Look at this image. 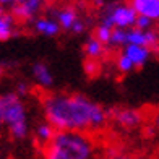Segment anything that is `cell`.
<instances>
[{
  "label": "cell",
  "instance_id": "obj_1",
  "mask_svg": "<svg viewBox=\"0 0 159 159\" xmlns=\"http://www.w3.org/2000/svg\"><path fill=\"white\" fill-rule=\"evenodd\" d=\"M41 111L57 132L93 135L111 122V109L81 93L47 91L41 96Z\"/></svg>",
  "mask_w": 159,
  "mask_h": 159
},
{
  "label": "cell",
  "instance_id": "obj_23",
  "mask_svg": "<svg viewBox=\"0 0 159 159\" xmlns=\"http://www.w3.org/2000/svg\"><path fill=\"white\" fill-rule=\"evenodd\" d=\"M156 31H157V39H159V28H157V30H156Z\"/></svg>",
  "mask_w": 159,
  "mask_h": 159
},
{
  "label": "cell",
  "instance_id": "obj_13",
  "mask_svg": "<svg viewBox=\"0 0 159 159\" xmlns=\"http://www.w3.org/2000/svg\"><path fill=\"white\" fill-rule=\"evenodd\" d=\"M106 49H107V46H104L99 39L94 38V36H91V38L86 39L84 47H83L86 59L89 62H94V63H96V60H99L101 57L106 54Z\"/></svg>",
  "mask_w": 159,
  "mask_h": 159
},
{
  "label": "cell",
  "instance_id": "obj_8",
  "mask_svg": "<svg viewBox=\"0 0 159 159\" xmlns=\"http://www.w3.org/2000/svg\"><path fill=\"white\" fill-rule=\"evenodd\" d=\"M138 16H146L151 21H159V0H128Z\"/></svg>",
  "mask_w": 159,
  "mask_h": 159
},
{
  "label": "cell",
  "instance_id": "obj_5",
  "mask_svg": "<svg viewBox=\"0 0 159 159\" xmlns=\"http://www.w3.org/2000/svg\"><path fill=\"white\" fill-rule=\"evenodd\" d=\"M143 122V114L135 107H114L111 109V124L122 130H133Z\"/></svg>",
  "mask_w": 159,
  "mask_h": 159
},
{
  "label": "cell",
  "instance_id": "obj_11",
  "mask_svg": "<svg viewBox=\"0 0 159 159\" xmlns=\"http://www.w3.org/2000/svg\"><path fill=\"white\" fill-rule=\"evenodd\" d=\"M33 28L38 34L46 36V38H55V36H59L60 31H62V28H60L59 23H57V20L49 18V16L34 18L33 20Z\"/></svg>",
  "mask_w": 159,
  "mask_h": 159
},
{
  "label": "cell",
  "instance_id": "obj_4",
  "mask_svg": "<svg viewBox=\"0 0 159 159\" xmlns=\"http://www.w3.org/2000/svg\"><path fill=\"white\" fill-rule=\"evenodd\" d=\"M136 18L138 15L130 3H112L104 11L99 25H104L111 30H130L135 28Z\"/></svg>",
  "mask_w": 159,
  "mask_h": 159
},
{
  "label": "cell",
  "instance_id": "obj_10",
  "mask_svg": "<svg viewBox=\"0 0 159 159\" xmlns=\"http://www.w3.org/2000/svg\"><path fill=\"white\" fill-rule=\"evenodd\" d=\"M55 133H57V130L50 125L49 122L41 120V122H38V124L33 127V133L31 135H33V138H34V143L38 144L39 148L44 149L47 144L52 141Z\"/></svg>",
  "mask_w": 159,
  "mask_h": 159
},
{
  "label": "cell",
  "instance_id": "obj_21",
  "mask_svg": "<svg viewBox=\"0 0 159 159\" xmlns=\"http://www.w3.org/2000/svg\"><path fill=\"white\" fill-rule=\"evenodd\" d=\"M3 73H5V68H3V67H2V65H0V76H2V75H3Z\"/></svg>",
  "mask_w": 159,
  "mask_h": 159
},
{
  "label": "cell",
  "instance_id": "obj_22",
  "mask_svg": "<svg viewBox=\"0 0 159 159\" xmlns=\"http://www.w3.org/2000/svg\"><path fill=\"white\" fill-rule=\"evenodd\" d=\"M44 3H50V2H54V0H42Z\"/></svg>",
  "mask_w": 159,
  "mask_h": 159
},
{
  "label": "cell",
  "instance_id": "obj_12",
  "mask_svg": "<svg viewBox=\"0 0 159 159\" xmlns=\"http://www.w3.org/2000/svg\"><path fill=\"white\" fill-rule=\"evenodd\" d=\"M55 20L63 31H73L75 25L80 21V16L73 7H63L55 11Z\"/></svg>",
  "mask_w": 159,
  "mask_h": 159
},
{
  "label": "cell",
  "instance_id": "obj_7",
  "mask_svg": "<svg viewBox=\"0 0 159 159\" xmlns=\"http://www.w3.org/2000/svg\"><path fill=\"white\" fill-rule=\"evenodd\" d=\"M120 52L124 54L127 59L133 63L135 70L144 67V65L149 62L151 57H153V54H154L153 50L148 49V47L135 46V44H128V46H125V47H122V49H120Z\"/></svg>",
  "mask_w": 159,
  "mask_h": 159
},
{
  "label": "cell",
  "instance_id": "obj_19",
  "mask_svg": "<svg viewBox=\"0 0 159 159\" xmlns=\"http://www.w3.org/2000/svg\"><path fill=\"white\" fill-rule=\"evenodd\" d=\"M15 93H18V94H20L21 98H25V96L28 94V93H30V86H28L26 83H18Z\"/></svg>",
  "mask_w": 159,
  "mask_h": 159
},
{
  "label": "cell",
  "instance_id": "obj_17",
  "mask_svg": "<svg viewBox=\"0 0 159 159\" xmlns=\"http://www.w3.org/2000/svg\"><path fill=\"white\" fill-rule=\"evenodd\" d=\"M153 25H154V21H151L149 18H146V16H138V18H136V23H135V28L143 30V31H148V30H154Z\"/></svg>",
  "mask_w": 159,
  "mask_h": 159
},
{
  "label": "cell",
  "instance_id": "obj_16",
  "mask_svg": "<svg viewBox=\"0 0 159 159\" xmlns=\"http://www.w3.org/2000/svg\"><path fill=\"white\" fill-rule=\"evenodd\" d=\"M112 31H114V30H111V28H107V26H104V25H98V26H96V30H94V34H93V36H94L96 39H99L104 46L109 47Z\"/></svg>",
  "mask_w": 159,
  "mask_h": 159
},
{
  "label": "cell",
  "instance_id": "obj_6",
  "mask_svg": "<svg viewBox=\"0 0 159 159\" xmlns=\"http://www.w3.org/2000/svg\"><path fill=\"white\" fill-rule=\"evenodd\" d=\"M31 75H33V81L36 86H39L41 89H44L46 93L54 88L55 78L52 75V70L46 62H36L31 67Z\"/></svg>",
  "mask_w": 159,
  "mask_h": 159
},
{
  "label": "cell",
  "instance_id": "obj_20",
  "mask_svg": "<svg viewBox=\"0 0 159 159\" xmlns=\"http://www.w3.org/2000/svg\"><path fill=\"white\" fill-rule=\"evenodd\" d=\"M153 127H154V128L157 130V132H159V114H157L156 117L153 119Z\"/></svg>",
  "mask_w": 159,
  "mask_h": 159
},
{
  "label": "cell",
  "instance_id": "obj_2",
  "mask_svg": "<svg viewBox=\"0 0 159 159\" xmlns=\"http://www.w3.org/2000/svg\"><path fill=\"white\" fill-rule=\"evenodd\" d=\"M44 159H96L98 143L91 133L57 132L42 149Z\"/></svg>",
  "mask_w": 159,
  "mask_h": 159
},
{
  "label": "cell",
  "instance_id": "obj_15",
  "mask_svg": "<svg viewBox=\"0 0 159 159\" xmlns=\"http://www.w3.org/2000/svg\"><path fill=\"white\" fill-rule=\"evenodd\" d=\"M115 70H117L120 75H127V73H132V71L135 70V67L124 54L119 52L117 57H115Z\"/></svg>",
  "mask_w": 159,
  "mask_h": 159
},
{
  "label": "cell",
  "instance_id": "obj_3",
  "mask_svg": "<svg viewBox=\"0 0 159 159\" xmlns=\"http://www.w3.org/2000/svg\"><path fill=\"white\" fill-rule=\"evenodd\" d=\"M0 130H7V133L16 141L26 140L31 133L28 106L15 91L0 94Z\"/></svg>",
  "mask_w": 159,
  "mask_h": 159
},
{
  "label": "cell",
  "instance_id": "obj_9",
  "mask_svg": "<svg viewBox=\"0 0 159 159\" xmlns=\"http://www.w3.org/2000/svg\"><path fill=\"white\" fill-rule=\"evenodd\" d=\"M42 0H23L21 3L15 5L11 8V13L16 20H23V21H31L34 20L36 13L41 10L42 7Z\"/></svg>",
  "mask_w": 159,
  "mask_h": 159
},
{
  "label": "cell",
  "instance_id": "obj_18",
  "mask_svg": "<svg viewBox=\"0 0 159 159\" xmlns=\"http://www.w3.org/2000/svg\"><path fill=\"white\" fill-rule=\"evenodd\" d=\"M101 159H135V157L128 153H122V151H111V153L104 154Z\"/></svg>",
  "mask_w": 159,
  "mask_h": 159
},
{
  "label": "cell",
  "instance_id": "obj_14",
  "mask_svg": "<svg viewBox=\"0 0 159 159\" xmlns=\"http://www.w3.org/2000/svg\"><path fill=\"white\" fill-rule=\"evenodd\" d=\"M15 21L16 18L13 16V13L0 10V42L8 41L15 34Z\"/></svg>",
  "mask_w": 159,
  "mask_h": 159
}]
</instances>
